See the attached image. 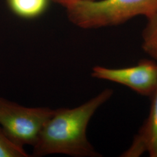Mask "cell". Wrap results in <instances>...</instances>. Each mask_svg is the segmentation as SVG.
<instances>
[{
    "instance_id": "cell-1",
    "label": "cell",
    "mask_w": 157,
    "mask_h": 157,
    "mask_svg": "<svg viewBox=\"0 0 157 157\" xmlns=\"http://www.w3.org/2000/svg\"><path fill=\"white\" fill-rule=\"evenodd\" d=\"M113 94V89H105L78 107L54 109L40 132L31 157L56 154L74 157H101L88 140L87 129L97 109Z\"/></svg>"
},
{
    "instance_id": "cell-2",
    "label": "cell",
    "mask_w": 157,
    "mask_h": 157,
    "mask_svg": "<svg viewBox=\"0 0 157 157\" xmlns=\"http://www.w3.org/2000/svg\"><path fill=\"white\" fill-rule=\"evenodd\" d=\"M69 21L78 28L94 29L123 24L157 11V0H88L65 7Z\"/></svg>"
},
{
    "instance_id": "cell-3",
    "label": "cell",
    "mask_w": 157,
    "mask_h": 157,
    "mask_svg": "<svg viewBox=\"0 0 157 157\" xmlns=\"http://www.w3.org/2000/svg\"><path fill=\"white\" fill-rule=\"evenodd\" d=\"M54 111L48 107H25L0 97V126L15 144L33 147Z\"/></svg>"
},
{
    "instance_id": "cell-4",
    "label": "cell",
    "mask_w": 157,
    "mask_h": 157,
    "mask_svg": "<svg viewBox=\"0 0 157 157\" xmlns=\"http://www.w3.org/2000/svg\"><path fill=\"white\" fill-rule=\"evenodd\" d=\"M94 78L108 80L126 86L141 95L150 97L157 87V62L144 59L132 67L109 68L102 66L93 67Z\"/></svg>"
},
{
    "instance_id": "cell-5",
    "label": "cell",
    "mask_w": 157,
    "mask_h": 157,
    "mask_svg": "<svg viewBox=\"0 0 157 157\" xmlns=\"http://www.w3.org/2000/svg\"><path fill=\"white\" fill-rule=\"evenodd\" d=\"M151 98L148 118L135 135L130 147L121 157H139L147 152L151 157H157V87Z\"/></svg>"
},
{
    "instance_id": "cell-6",
    "label": "cell",
    "mask_w": 157,
    "mask_h": 157,
    "mask_svg": "<svg viewBox=\"0 0 157 157\" xmlns=\"http://www.w3.org/2000/svg\"><path fill=\"white\" fill-rule=\"evenodd\" d=\"M8 6L17 17L33 19L41 17L47 10L51 0H6Z\"/></svg>"
},
{
    "instance_id": "cell-7",
    "label": "cell",
    "mask_w": 157,
    "mask_h": 157,
    "mask_svg": "<svg viewBox=\"0 0 157 157\" xmlns=\"http://www.w3.org/2000/svg\"><path fill=\"white\" fill-rule=\"evenodd\" d=\"M31 157L23 147L13 143L6 136L0 126V157Z\"/></svg>"
},
{
    "instance_id": "cell-8",
    "label": "cell",
    "mask_w": 157,
    "mask_h": 157,
    "mask_svg": "<svg viewBox=\"0 0 157 157\" xmlns=\"http://www.w3.org/2000/svg\"><path fill=\"white\" fill-rule=\"evenodd\" d=\"M147 19V22L142 33L143 39L157 37V11Z\"/></svg>"
},
{
    "instance_id": "cell-9",
    "label": "cell",
    "mask_w": 157,
    "mask_h": 157,
    "mask_svg": "<svg viewBox=\"0 0 157 157\" xmlns=\"http://www.w3.org/2000/svg\"><path fill=\"white\" fill-rule=\"evenodd\" d=\"M142 48L147 54L157 62V37L143 40Z\"/></svg>"
},
{
    "instance_id": "cell-10",
    "label": "cell",
    "mask_w": 157,
    "mask_h": 157,
    "mask_svg": "<svg viewBox=\"0 0 157 157\" xmlns=\"http://www.w3.org/2000/svg\"><path fill=\"white\" fill-rule=\"evenodd\" d=\"M51 1L55 2L57 4H59L60 5L65 7L67 5L73 3L74 2L76 1H88V0H51Z\"/></svg>"
}]
</instances>
